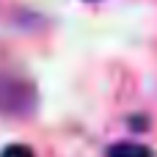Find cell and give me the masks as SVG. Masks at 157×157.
<instances>
[{"label": "cell", "mask_w": 157, "mask_h": 157, "mask_svg": "<svg viewBox=\"0 0 157 157\" xmlns=\"http://www.w3.org/2000/svg\"><path fill=\"white\" fill-rule=\"evenodd\" d=\"M108 157H152V152H149L146 146H141V144H127V141H121V144H113V146L108 149Z\"/></svg>", "instance_id": "1"}, {"label": "cell", "mask_w": 157, "mask_h": 157, "mask_svg": "<svg viewBox=\"0 0 157 157\" xmlns=\"http://www.w3.org/2000/svg\"><path fill=\"white\" fill-rule=\"evenodd\" d=\"M0 157H36L33 155V149L30 146H25V144H11V146H6Z\"/></svg>", "instance_id": "2"}]
</instances>
